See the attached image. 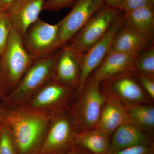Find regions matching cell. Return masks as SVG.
Masks as SVG:
<instances>
[{
    "instance_id": "cell-1",
    "label": "cell",
    "mask_w": 154,
    "mask_h": 154,
    "mask_svg": "<svg viewBox=\"0 0 154 154\" xmlns=\"http://www.w3.org/2000/svg\"><path fill=\"white\" fill-rule=\"evenodd\" d=\"M36 59L28 53L23 38L13 28L5 49L0 55L2 85L16 88Z\"/></svg>"
},
{
    "instance_id": "cell-2",
    "label": "cell",
    "mask_w": 154,
    "mask_h": 154,
    "mask_svg": "<svg viewBox=\"0 0 154 154\" xmlns=\"http://www.w3.org/2000/svg\"><path fill=\"white\" fill-rule=\"evenodd\" d=\"M7 128L12 133L19 151L25 154L36 146L45 129L48 119L42 113L17 111L6 118Z\"/></svg>"
},
{
    "instance_id": "cell-3",
    "label": "cell",
    "mask_w": 154,
    "mask_h": 154,
    "mask_svg": "<svg viewBox=\"0 0 154 154\" xmlns=\"http://www.w3.org/2000/svg\"><path fill=\"white\" fill-rule=\"evenodd\" d=\"M122 11L104 3L66 45L84 54L104 36Z\"/></svg>"
},
{
    "instance_id": "cell-4",
    "label": "cell",
    "mask_w": 154,
    "mask_h": 154,
    "mask_svg": "<svg viewBox=\"0 0 154 154\" xmlns=\"http://www.w3.org/2000/svg\"><path fill=\"white\" fill-rule=\"evenodd\" d=\"M23 40L25 49L35 58L55 52L59 49L58 23L51 25L38 18L28 28Z\"/></svg>"
},
{
    "instance_id": "cell-5",
    "label": "cell",
    "mask_w": 154,
    "mask_h": 154,
    "mask_svg": "<svg viewBox=\"0 0 154 154\" xmlns=\"http://www.w3.org/2000/svg\"><path fill=\"white\" fill-rule=\"evenodd\" d=\"M104 3L103 0H75L71 11L58 23L59 48L67 44Z\"/></svg>"
},
{
    "instance_id": "cell-6",
    "label": "cell",
    "mask_w": 154,
    "mask_h": 154,
    "mask_svg": "<svg viewBox=\"0 0 154 154\" xmlns=\"http://www.w3.org/2000/svg\"><path fill=\"white\" fill-rule=\"evenodd\" d=\"M57 51L36 59L15 88L13 97L21 98L41 88L53 77Z\"/></svg>"
},
{
    "instance_id": "cell-7",
    "label": "cell",
    "mask_w": 154,
    "mask_h": 154,
    "mask_svg": "<svg viewBox=\"0 0 154 154\" xmlns=\"http://www.w3.org/2000/svg\"><path fill=\"white\" fill-rule=\"evenodd\" d=\"M122 16L121 11L104 36L83 54L79 91H82L91 73L101 64L110 51L117 32L123 26Z\"/></svg>"
},
{
    "instance_id": "cell-8",
    "label": "cell",
    "mask_w": 154,
    "mask_h": 154,
    "mask_svg": "<svg viewBox=\"0 0 154 154\" xmlns=\"http://www.w3.org/2000/svg\"><path fill=\"white\" fill-rule=\"evenodd\" d=\"M132 74H122L101 82L103 91L109 99L124 102L127 105L139 104L147 100V94L132 77Z\"/></svg>"
},
{
    "instance_id": "cell-9",
    "label": "cell",
    "mask_w": 154,
    "mask_h": 154,
    "mask_svg": "<svg viewBox=\"0 0 154 154\" xmlns=\"http://www.w3.org/2000/svg\"><path fill=\"white\" fill-rule=\"evenodd\" d=\"M82 91L84 92L79 110L81 121L86 128H93L99 122L105 97L100 89V82L92 77H89Z\"/></svg>"
},
{
    "instance_id": "cell-10",
    "label": "cell",
    "mask_w": 154,
    "mask_h": 154,
    "mask_svg": "<svg viewBox=\"0 0 154 154\" xmlns=\"http://www.w3.org/2000/svg\"><path fill=\"white\" fill-rule=\"evenodd\" d=\"M83 54L66 45L57 52L54 76L56 82L62 85L79 84Z\"/></svg>"
},
{
    "instance_id": "cell-11",
    "label": "cell",
    "mask_w": 154,
    "mask_h": 154,
    "mask_svg": "<svg viewBox=\"0 0 154 154\" xmlns=\"http://www.w3.org/2000/svg\"><path fill=\"white\" fill-rule=\"evenodd\" d=\"M46 0H17L8 12L13 28L23 38L28 28L39 18Z\"/></svg>"
},
{
    "instance_id": "cell-12",
    "label": "cell",
    "mask_w": 154,
    "mask_h": 154,
    "mask_svg": "<svg viewBox=\"0 0 154 154\" xmlns=\"http://www.w3.org/2000/svg\"><path fill=\"white\" fill-rule=\"evenodd\" d=\"M137 55L122 52H109L91 77L101 82L122 74H132L134 62Z\"/></svg>"
},
{
    "instance_id": "cell-13",
    "label": "cell",
    "mask_w": 154,
    "mask_h": 154,
    "mask_svg": "<svg viewBox=\"0 0 154 154\" xmlns=\"http://www.w3.org/2000/svg\"><path fill=\"white\" fill-rule=\"evenodd\" d=\"M110 142L108 154H111L130 147L138 145L151 146L149 137L139 128L131 122H127L114 131Z\"/></svg>"
},
{
    "instance_id": "cell-14",
    "label": "cell",
    "mask_w": 154,
    "mask_h": 154,
    "mask_svg": "<svg viewBox=\"0 0 154 154\" xmlns=\"http://www.w3.org/2000/svg\"><path fill=\"white\" fill-rule=\"evenodd\" d=\"M122 22L123 26L137 31L154 43V8H141L123 12Z\"/></svg>"
},
{
    "instance_id": "cell-15",
    "label": "cell",
    "mask_w": 154,
    "mask_h": 154,
    "mask_svg": "<svg viewBox=\"0 0 154 154\" xmlns=\"http://www.w3.org/2000/svg\"><path fill=\"white\" fill-rule=\"evenodd\" d=\"M152 44L140 33L123 25L117 32L109 52L138 54Z\"/></svg>"
},
{
    "instance_id": "cell-16",
    "label": "cell",
    "mask_w": 154,
    "mask_h": 154,
    "mask_svg": "<svg viewBox=\"0 0 154 154\" xmlns=\"http://www.w3.org/2000/svg\"><path fill=\"white\" fill-rule=\"evenodd\" d=\"M129 122L126 107L121 102L105 98L97 128L110 135L122 125Z\"/></svg>"
},
{
    "instance_id": "cell-17",
    "label": "cell",
    "mask_w": 154,
    "mask_h": 154,
    "mask_svg": "<svg viewBox=\"0 0 154 154\" xmlns=\"http://www.w3.org/2000/svg\"><path fill=\"white\" fill-rule=\"evenodd\" d=\"M109 136L97 128L81 134L77 138V141L93 154H108L110 146Z\"/></svg>"
},
{
    "instance_id": "cell-18",
    "label": "cell",
    "mask_w": 154,
    "mask_h": 154,
    "mask_svg": "<svg viewBox=\"0 0 154 154\" xmlns=\"http://www.w3.org/2000/svg\"><path fill=\"white\" fill-rule=\"evenodd\" d=\"M70 132L67 120L64 119L57 120L50 130L43 146V151H49L63 145L68 140Z\"/></svg>"
},
{
    "instance_id": "cell-19",
    "label": "cell",
    "mask_w": 154,
    "mask_h": 154,
    "mask_svg": "<svg viewBox=\"0 0 154 154\" xmlns=\"http://www.w3.org/2000/svg\"><path fill=\"white\" fill-rule=\"evenodd\" d=\"M67 91L66 86L54 82L45 85L33 99L32 105L35 107H43L55 103L64 96Z\"/></svg>"
},
{
    "instance_id": "cell-20",
    "label": "cell",
    "mask_w": 154,
    "mask_h": 154,
    "mask_svg": "<svg viewBox=\"0 0 154 154\" xmlns=\"http://www.w3.org/2000/svg\"><path fill=\"white\" fill-rule=\"evenodd\" d=\"M126 109L130 122L137 126L152 128L154 126V108L140 104L128 105Z\"/></svg>"
},
{
    "instance_id": "cell-21",
    "label": "cell",
    "mask_w": 154,
    "mask_h": 154,
    "mask_svg": "<svg viewBox=\"0 0 154 154\" xmlns=\"http://www.w3.org/2000/svg\"><path fill=\"white\" fill-rule=\"evenodd\" d=\"M133 75L154 77V46L152 44L139 54L135 59Z\"/></svg>"
},
{
    "instance_id": "cell-22",
    "label": "cell",
    "mask_w": 154,
    "mask_h": 154,
    "mask_svg": "<svg viewBox=\"0 0 154 154\" xmlns=\"http://www.w3.org/2000/svg\"><path fill=\"white\" fill-rule=\"evenodd\" d=\"M13 28L8 13L0 14V55L5 49Z\"/></svg>"
},
{
    "instance_id": "cell-23",
    "label": "cell",
    "mask_w": 154,
    "mask_h": 154,
    "mask_svg": "<svg viewBox=\"0 0 154 154\" xmlns=\"http://www.w3.org/2000/svg\"><path fill=\"white\" fill-rule=\"evenodd\" d=\"M0 154H14L11 133L6 126L1 128Z\"/></svg>"
},
{
    "instance_id": "cell-24",
    "label": "cell",
    "mask_w": 154,
    "mask_h": 154,
    "mask_svg": "<svg viewBox=\"0 0 154 154\" xmlns=\"http://www.w3.org/2000/svg\"><path fill=\"white\" fill-rule=\"evenodd\" d=\"M144 8H154V0H122L119 10L126 12Z\"/></svg>"
},
{
    "instance_id": "cell-25",
    "label": "cell",
    "mask_w": 154,
    "mask_h": 154,
    "mask_svg": "<svg viewBox=\"0 0 154 154\" xmlns=\"http://www.w3.org/2000/svg\"><path fill=\"white\" fill-rule=\"evenodd\" d=\"M75 0H46L43 11H58L62 9L72 7Z\"/></svg>"
},
{
    "instance_id": "cell-26",
    "label": "cell",
    "mask_w": 154,
    "mask_h": 154,
    "mask_svg": "<svg viewBox=\"0 0 154 154\" xmlns=\"http://www.w3.org/2000/svg\"><path fill=\"white\" fill-rule=\"evenodd\" d=\"M151 146L138 145L127 148L111 154H152Z\"/></svg>"
},
{
    "instance_id": "cell-27",
    "label": "cell",
    "mask_w": 154,
    "mask_h": 154,
    "mask_svg": "<svg viewBox=\"0 0 154 154\" xmlns=\"http://www.w3.org/2000/svg\"><path fill=\"white\" fill-rule=\"evenodd\" d=\"M136 76L140 83V85L142 86V88L144 89L145 91L148 94L149 96L152 99H154V78L144 75H136Z\"/></svg>"
},
{
    "instance_id": "cell-28",
    "label": "cell",
    "mask_w": 154,
    "mask_h": 154,
    "mask_svg": "<svg viewBox=\"0 0 154 154\" xmlns=\"http://www.w3.org/2000/svg\"><path fill=\"white\" fill-rule=\"evenodd\" d=\"M17 0H0V14L8 13Z\"/></svg>"
},
{
    "instance_id": "cell-29",
    "label": "cell",
    "mask_w": 154,
    "mask_h": 154,
    "mask_svg": "<svg viewBox=\"0 0 154 154\" xmlns=\"http://www.w3.org/2000/svg\"><path fill=\"white\" fill-rule=\"evenodd\" d=\"M103 1L105 4L108 5L119 10V7L122 0H103Z\"/></svg>"
},
{
    "instance_id": "cell-30",
    "label": "cell",
    "mask_w": 154,
    "mask_h": 154,
    "mask_svg": "<svg viewBox=\"0 0 154 154\" xmlns=\"http://www.w3.org/2000/svg\"><path fill=\"white\" fill-rule=\"evenodd\" d=\"M1 86H2V83H1V77H0V88H1Z\"/></svg>"
},
{
    "instance_id": "cell-31",
    "label": "cell",
    "mask_w": 154,
    "mask_h": 154,
    "mask_svg": "<svg viewBox=\"0 0 154 154\" xmlns=\"http://www.w3.org/2000/svg\"><path fill=\"white\" fill-rule=\"evenodd\" d=\"M1 128H2V127L0 126V132H1Z\"/></svg>"
},
{
    "instance_id": "cell-32",
    "label": "cell",
    "mask_w": 154,
    "mask_h": 154,
    "mask_svg": "<svg viewBox=\"0 0 154 154\" xmlns=\"http://www.w3.org/2000/svg\"></svg>"
}]
</instances>
